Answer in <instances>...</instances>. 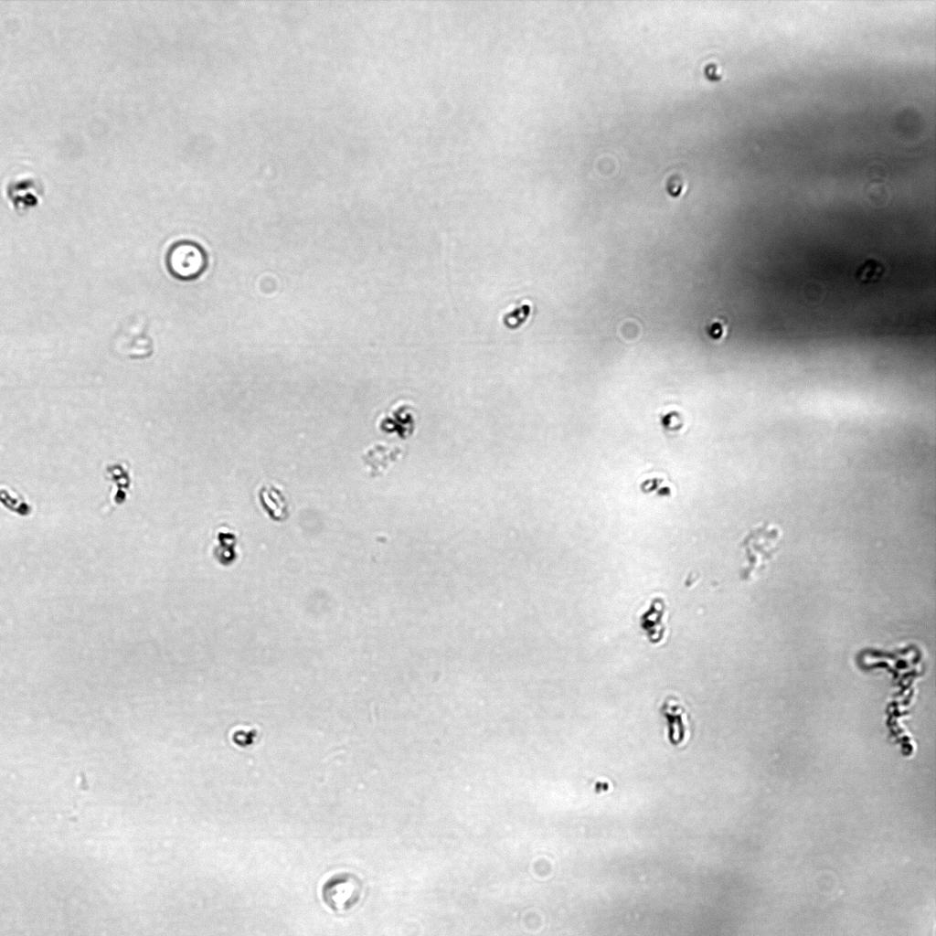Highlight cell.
Here are the masks:
<instances>
[{
  "instance_id": "6da1fadb",
  "label": "cell",
  "mask_w": 936,
  "mask_h": 936,
  "mask_svg": "<svg viewBox=\"0 0 936 936\" xmlns=\"http://www.w3.org/2000/svg\"><path fill=\"white\" fill-rule=\"evenodd\" d=\"M782 537L781 528L771 523H761L751 528L741 540L747 566L744 576L755 573L775 555Z\"/></svg>"
},
{
  "instance_id": "7a4b0ae2",
  "label": "cell",
  "mask_w": 936,
  "mask_h": 936,
  "mask_svg": "<svg viewBox=\"0 0 936 936\" xmlns=\"http://www.w3.org/2000/svg\"><path fill=\"white\" fill-rule=\"evenodd\" d=\"M362 896V885L356 876L349 872H335L326 878L321 886L324 903L337 913L352 909Z\"/></svg>"
},
{
  "instance_id": "3957f363",
  "label": "cell",
  "mask_w": 936,
  "mask_h": 936,
  "mask_svg": "<svg viewBox=\"0 0 936 936\" xmlns=\"http://www.w3.org/2000/svg\"><path fill=\"white\" fill-rule=\"evenodd\" d=\"M166 265L171 274L180 280L197 278L207 267V256L195 242L182 240L169 249Z\"/></svg>"
},
{
  "instance_id": "277c9868",
  "label": "cell",
  "mask_w": 936,
  "mask_h": 936,
  "mask_svg": "<svg viewBox=\"0 0 936 936\" xmlns=\"http://www.w3.org/2000/svg\"><path fill=\"white\" fill-rule=\"evenodd\" d=\"M6 191L13 207L22 213L41 202L45 187L39 175L35 170L25 166L10 179Z\"/></svg>"
},
{
  "instance_id": "5b68a950",
  "label": "cell",
  "mask_w": 936,
  "mask_h": 936,
  "mask_svg": "<svg viewBox=\"0 0 936 936\" xmlns=\"http://www.w3.org/2000/svg\"><path fill=\"white\" fill-rule=\"evenodd\" d=\"M659 712L666 720L669 743L674 747L686 745L691 736V715L683 699L674 694L665 696Z\"/></svg>"
},
{
  "instance_id": "8992f818",
  "label": "cell",
  "mask_w": 936,
  "mask_h": 936,
  "mask_svg": "<svg viewBox=\"0 0 936 936\" xmlns=\"http://www.w3.org/2000/svg\"><path fill=\"white\" fill-rule=\"evenodd\" d=\"M669 609L665 599L655 596L639 615V626L652 645H661L669 634L667 618Z\"/></svg>"
},
{
  "instance_id": "52a82bcc",
  "label": "cell",
  "mask_w": 936,
  "mask_h": 936,
  "mask_svg": "<svg viewBox=\"0 0 936 936\" xmlns=\"http://www.w3.org/2000/svg\"><path fill=\"white\" fill-rule=\"evenodd\" d=\"M388 416L382 418L380 427L388 433L407 437L414 431V413L408 403H399L392 408Z\"/></svg>"
},
{
  "instance_id": "ba28073f",
  "label": "cell",
  "mask_w": 936,
  "mask_h": 936,
  "mask_svg": "<svg viewBox=\"0 0 936 936\" xmlns=\"http://www.w3.org/2000/svg\"><path fill=\"white\" fill-rule=\"evenodd\" d=\"M402 449L400 446H391L387 444H377L369 450V462L372 471L378 473H384L393 463L398 461L402 455Z\"/></svg>"
},
{
  "instance_id": "9c48e42d",
  "label": "cell",
  "mask_w": 936,
  "mask_h": 936,
  "mask_svg": "<svg viewBox=\"0 0 936 936\" xmlns=\"http://www.w3.org/2000/svg\"><path fill=\"white\" fill-rule=\"evenodd\" d=\"M660 423L666 434H678L685 427V420L680 410L672 407L665 409L659 414Z\"/></svg>"
},
{
  "instance_id": "30bf717a",
  "label": "cell",
  "mask_w": 936,
  "mask_h": 936,
  "mask_svg": "<svg viewBox=\"0 0 936 936\" xmlns=\"http://www.w3.org/2000/svg\"><path fill=\"white\" fill-rule=\"evenodd\" d=\"M885 268L881 262L876 260L867 261L858 270L856 277L864 282H870L878 280L884 273Z\"/></svg>"
},
{
  "instance_id": "8fae6325",
  "label": "cell",
  "mask_w": 936,
  "mask_h": 936,
  "mask_svg": "<svg viewBox=\"0 0 936 936\" xmlns=\"http://www.w3.org/2000/svg\"><path fill=\"white\" fill-rule=\"evenodd\" d=\"M530 312L531 307L526 303L516 307L505 314L504 317V324L509 328L518 327L526 321Z\"/></svg>"
},
{
  "instance_id": "7c38bea8",
  "label": "cell",
  "mask_w": 936,
  "mask_h": 936,
  "mask_svg": "<svg viewBox=\"0 0 936 936\" xmlns=\"http://www.w3.org/2000/svg\"><path fill=\"white\" fill-rule=\"evenodd\" d=\"M705 331L707 335L710 339L714 341H719L726 336L728 332V324L723 319L715 318L708 322V324L706 325Z\"/></svg>"
},
{
  "instance_id": "4fadbf2b",
  "label": "cell",
  "mask_w": 936,
  "mask_h": 936,
  "mask_svg": "<svg viewBox=\"0 0 936 936\" xmlns=\"http://www.w3.org/2000/svg\"><path fill=\"white\" fill-rule=\"evenodd\" d=\"M686 182L679 176H671L666 184L667 193L673 197H679L684 192Z\"/></svg>"
},
{
  "instance_id": "5bb4252c",
  "label": "cell",
  "mask_w": 936,
  "mask_h": 936,
  "mask_svg": "<svg viewBox=\"0 0 936 936\" xmlns=\"http://www.w3.org/2000/svg\"><path fill=\"white\" fill-rule=\"evenodd\" d=\"M256 735L257 733L255 730H238L235 732L232 739L238 746L244 747L252 744Z\"/></svg>"
},
{
  "instance_id": "9a60e30c",
  "label": "cell",
  "mask_w": 936,
  "mask_h": 936,
  "mask_svg": "<svg viewBox=\"0 0 936 936\" xmlns=\"http://www.w3.org/2000/svg\"><path fill=\"white\" fill-rule=\"evenodd\" d=\"M705 75L711 81H718L722 78L720 68L716 64H709L705 68Z\"/></svg>"
},
{
  "instance_id": "2e32d148",
  "label": "cell",
  "mask_w": 936,
  "mask_h": 936,
  "mask_svg": "<svg viewBox=\"0 0 936 936\" xmlns=\"http://www.w3.org/2000/svg\"><path fill=\"white\" fill-rule=\"evenodd\" d=\"M609 784L607 782H597L594 786V790L597 793H601L603 791H607Z\"/></svg>"
}]
</instances>
